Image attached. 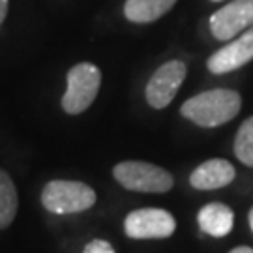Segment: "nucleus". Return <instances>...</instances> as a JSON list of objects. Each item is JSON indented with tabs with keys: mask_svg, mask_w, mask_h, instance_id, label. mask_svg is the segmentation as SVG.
Returning a JSON list of instances; mask_svg holds the SVG:
<instances>
[{
	"mask_svg": "<svg viewBox=\"0 0 253 253\" xmlns=\"http://www.w3.org/2000/svg\"><path fill=\"white\" fill-rule=\"evenodd\" d=\"M176 229V221L171 212L163 208H139L126 216L124 231L135 240L169 238Z\"/></svg>",
	"mask_w": 253,
	"mask_h": 253,
	"instance_id": "39448f33",
	"label": "nucleus"
},
{
	"mask_svg": "<svg viewBox=\"0 0 253 253\" xmlns=\"http://www.w3.org/2000/svg\"><path fill=\"white\" fill-rule=\"evenodd\" d=\"M248 217H250V227H252V231H253V208L250 210V216Z\"/></svg>",
	"mask_w": 253,
	"mask_h": 253,
	"instance_id": "f3484780",
	"label": "nucleus"
},
{
	"mask_svg": "<svg viewBox=\"0 0 253 253\" xmlns=\"http://www.w3.org/2000/svg\"><path fill=\"white\" fill-rule=\"evenodd\" d=\"M210 32L219 42L235 40L253 27V0H233L210 15Z\"/></svg>",
	"mask_w": 253,
	"mask_h": 253,
	"instance_id": "423d86ee",
	"label": "nucleus"
},
{
	"mask_svg": "<svg viewBox=\"0 0 253 253\" xmlns=\"http://www.w3.org/2000/svg\"><path fill=\"white\" fill-rule=\"evenodd\" d=\"M235 156L246 167L253 169V117L246 118L235 139Z\"/></svg>",
	"mask_w": 253,
	"mask_h": 253,
	"instance_id": "ddd939ff",
	"label": "nucleus"
},
{
	"mask_svg": "<svg viewBox=\"0 0 253 253\" xmlns=\"http://www.w3.org/2000/svg\"><path fill=\"white\" fill-rule=\"evenodd\" d=\"M42 205L53 214H77L96 205V191L79 180H51L42 191Z\"/></svg>",
	"mask_w": 253,
	"mask_h": 253,
	"instance_id": "f03ea898",
	"label": "nucleus"
},
{
	"mask_svg": "<svg viewBox=\"0 0 253 253\" xmlns=\"http://www.w3.org/2000/svg\"><path fill=\"white\" fill-rule=\"evenodd\" d=\"M212 2H221V0H212Z\"/></svg>",
	"mask_w": 253,
	"mask_h": 253,
	"instance_id": "a211bd4d",
	"label": "nucleus"
},
{
	"mask_svg": "<svg viewBox=\"0 0 253 253\" xmlns=\"http://www.w3.org/2000/svg\"><path fill=\"white\" fill-rule=\"evenodd\" d=\"M83 253H115V248L103 238H94L84 246Z\"/></svg>",
	"mask_w": 253,
	"mask_h": 253,
	"instance_id": "4468645a",
	"label": "nucleus"
},
{
	"mask_svg": "<svg viewBox=\"0 0 253 253\" xmlns=\"http://www.w3.org/2000/svg\"><path fill=\"white\" fill-rule=\"evenodd\" d=\"M113 176L122 188L141 193H165L174 186L171 172L148 162H120Z\"/></svg>",
	"mask_w": 253,
	"mask_h": 253,
	"instance_id": "7ed1b4c3",
	"label": "nucleus"
},
{
	"mask_svg": "<svg viewBox=\"0 0 253 253\" xmlns=\"http://www.w3.org/2000/svg\"><path fill=\"white\" fill-rule=\"evenodd\" d=\"M229 253H253V250H252V248H248V246H240V248L231 250Z\"/></svg>",
	"mask_w": 253,
	"mask_h": 253,
	"instance_id": "dca6fc26",
	"label": "nucleus"
},
{
	"mask_svg": "<svg viewBox=\"0 0 253 253\" xmlns=\"http://www.w3.org/2000/svg\"><path fill=\"white\" fill-rule=\"evenodd\" d=\"M236 171L227 160H207L190 174V184L195 190H217L235 180Z\"/></svg>",
	"mask_w": 253,
	"mask_h": 253,
	"instance_id": "1a4fd4ad",
	"label": "nucleus"
},
{
	"mask_svg": "<svg viewBox=\"0 0 253 253\" xmlns=\"http://www.w3.org/2000/svg\"><path fill=\"white\" fill-rule=\"evenodd\" d=\"M176 4V0H126L124 15L131 23H152L163 17Z\"/></svg>",
	"mask_w": 253,
	"mask_h": 253,
	"instance_id": "9b49d317",
	"label": "nucleus"
},
{
	"mask_svg": "<svg viewBox=\"0 0 253 253\" xmlns=\"http://www.w3.org/2000/svg\"><path fill=\"white\" fill-rule=\"evenodd\" d=\"M6 13H8V0H0V25L4 23Z\"/></svg>",
	"mask_w": 253,
	"mask_h": 253,
	"instance_id": "2eb2a0df",
	"label": "nucleus"
},
{
	"mask_svg": "<svg viewBox=\"0 0 253 253\" xmlns=\"http://www.w3.org/2000/svg\"><path fill=\"white\" fill-rule=\"evenodd\" d=\"M101 86V72L90 62H81L68 72V88L62 109L68 115H81L90 107Z\"/></svg>",
	"mask_w": 253,
	"mask_h": 253,
	"instance_id": "20e7f679",
	"label": "nucleus"
},
{
	"mask_svg": "<svg viewBox=\"0 0 253 253\" xmlns=\"http://www.w3.org/2000/svg\"><path fill=\"white\" fill-rule=\"evenodd\" d=\"M242 98L236 90L212 88L184 101L180 113L201 127H217L231 122L240 113Z\"/></svg>",
	"mask_w": 253,
	"mask_h": 253,
	"instance_id": "f257e3e1",
	"label": "nucleus"
},
{
	"mask_svg": "<svg viewBox=\"0 0 253 253\" xmlns=\"http://www.w3.org/2000/svg\"><path fill=\"white\" fill-rule=\"evenodd\" d=\"M201 231L208 236H227L233 231L235 225V214L233 210L223 203H208L199 210L197 214Z\"/></svg>",
	"mask_w": 253,
	"mask_h": 253,
	"instance_id": "9d476101",
	"label": "nucleus"
},
{
	"mask_svg": "<svg viewBox=\"0 0 253 253\" xmlns=\"http://www.w3.org/2000/svg\"><path fill=\"white\" fill-rule=\"evenodd\" d=\"M19 195L8 172L0 167V229H8L17 216Z\"/></svg>",
	"mask_w": 253,
	"mask_h": 253,
	"instance_id": "f8f14e48",
	"label": "nucleus"
},
{
	"mask_svg": "<svg viewBox=\"0 0 253 253\" xmlns=\"http://www.w3.org/2000/svg\"><path fill=\"white\" fill-rule=\"evenodd\" d=\"M253 60V27H250L240 36L229 42L219 51L208 58L207 68L216 75L235 72Z\"/></svg>",
	"mask_w": 253,
	"mask_h": 253,
	"instance_id": "6e6552de",
	"label": "nucleus"
},
{
	"mask_svg": "<svg viewBox=\"0 0 253 253\" xmlns=\"http://www.w3.org/2000/svg\"><path fill=\"white\" fill-rule=\"evenodd\" d=\"M188 68L182 60H169L160 66L146 84V101L154 109H165L176 96L186 79Z\"/></svg>",
	"mask_w": 253,
	"mask_h": 253,
	"instance_id": "0eeeda50",
	"label": "nucleus"
}]
</instances>
